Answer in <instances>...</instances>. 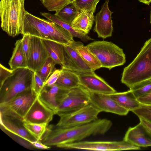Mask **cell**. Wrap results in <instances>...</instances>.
<instances>
[{
	"label": "cell",
	"instance_id": "cell-20",
	"mask_svg": "<svg viewBox=\"0 0 151 151\" xmlns=\"http://www.w3.org/2000/svg\"><path fill=\"white\" fill-rule=\"evenodd\" d=\"M109 94L119 105L129 111L138 108L141 104L130 90L123 92H116Z\"/></svg>",
	"mask_w": 151,
	"mask_h": 151
},
{
	"label": "cell",
	"instance_id": "cell-1",
	"mask_svg": "<svg viewBox=\"0 0 151 151\" xmlns=\"http://www.w3.org/2000/svg\"><path fill=\"white\" fill-rule=\"evenodd\" d=\"M112 124L109 120L98 119L88 124L70 127L48 125L40 141L44 145L50 147L79 142L91 135L105 134Z\"/></svg>",
	"mask_w": 151,
	"mask_h": 151
},
{
	"label": "cell",
	"instance_id": "cell-28",
	"mask_svg": "<svg viewBox=\"0 0 151 151\" xmlns=\"http://www.w3.org/2000/svg\"><path fill=\"white\" fill-rule=\"evenodd\" d=\"M23 125L29 133L36 140H40L45 133L48 125L23 122Z\"/></svg>",
	"mask_w": 151,
	"mask_h": 151
},
{
	"label": "cell",
	"instance_id": "cell-18",
	"mask_svg": "<svg viewBox=\"0 0 151 151\" xmlns=\"http://www.w3.org/2000/svg\"><path fill=\"white\" fill-rule=\"evenodd\" d=\"M12 119L0 114V124L7 131L22 138L29 143L36 140L25 129L23 124L14 121Z\"/></svg>",
	"mask_w": 151,
	"mask_h": 151
},
{
	"label": "cell",
	"instance_id": "cell-12",
	"mask_svg": "<svg viewBox=\"0 0 151 151\" xmlns=\"http://www.w3.org/2000/svg\"><path fill=\"white\" fill-rule=\"evenodd\" d=\"M22 34H28L42 39L50 40L59 43L57 38L42 23L41 18L27 11L25 16Z\"/></svg>",
	"mask_w": 151,
	"mask_h": 151
},
{
	"label": "cell",
	"instance_id": "cell-42",
	"mask_svg": "<svg viewBox=\"0 0 151 151\" xmlns=\"http://www.w3.org/2000/svg\"><path fill=\"white\" fill-rule=\"evenodd\" d=\"M150 23L151 24V10L150 16Z\"/></svg>",
	"mask_w": 151,
	"mask_h": 151
},
{
	"label": "cell",
	"instance_id": "cell-5",
	"mask_svg": "<svg viewBox=\"0 0 151 151\" xmlns=\"http://www.w3.org/2000/svg\"><path fill=\"white\" fill-rule=\"evenodd\" d=\"M86 46L99 60L101 68L110 70L123 65L126 62L125 55L123 50L111 42L96 41Z\"/></svg>",
	"mask_w": 151,
	"mask_h": 151
},
{
	"label": "cell",
	"instance_id": "cell-13",
	"mask_svg": "<svg viewBox=\"0 0 151 151\" xmlns=\"http://www.w3.org/2000/svg\"><path fill=\"white\" fill-rule=\"evenodd\" d=\"M30 51L27 61V68L37 72L49 57L42 39L30 35Z\"/></svg>",
	"mask_w": 151,
	"mask_h": 151
},
{
	"label": "cell",
	"instance_id": "cell-19",
	"mask_svg": "<svg viewBox=\"0 0 151 151\" xmlns=\"http://www.w3.org/2000/svg\"><path fill=\"white\" fill-rule=\"evenodd\" d=\"M94 12L83 9L74 19L71 26L75 29L87 34L91 29L95 21Z\"/></svg>",
	"mask_w": 151,
	"mask_h": 151
},
{
	"label": "cell",
	"instance_id": "cell-9",
	"mask_svg": "<svg viewBox=\"0 0 151 151\" xmlns=\"http://www.w3.org/2000/svg\"><path fill=\"white\" fill-rule=\"evenodd\" d=\"M101 112L91 103L74 112L58 114L60 119L56 126L67 128L88 124L98 119Z\"/></svg>",
	"mask_w": 151,
	"mask_h": 151
},
{
	"label": "cell",
	"instance_id": "cell-3",
	"mask_svg": "<svg viewBox=\"0 0 151 151\" xmlns=\"http://www.w3.org/2000/svg\"><path fill=\"white\" fill-rule=\"evenodd\" d=\"M25 0H1V27L9 36L22 34L26 11Z\"/></svg>",
	"mask_w": 151,
	"mask_h": 151
},
{
	"label": "cell",
	"instance_id": "cell-39",
	"mask_svg": "<svg viewBox=\"0 0 151 151\" xmlns=\"http://www.w3.org/2000/svg\"><path fill=\"white\" fill-rule=\"evenodd\" d=\"M29 143L34 147L38 149L48 150L50 148V146H47L42 143L40 140H36Z\"/></svg>",
	"mask_w": 151,
	"mask_h": 151
},
{
	"label": "cell",
	"instance_id": "cell-4",
	"mask_svg": "<svg viewBox=\"0 0 151 151\" xmlns=\"http://www.w3.org/2000/svg\"><path fill=\"white\" fill-rule=\"evenodd\" d=\"M33 73L27 68L13 70L0 87V104L10 101L19 93L31 89Z\"/></svg>",
	"mask_w": 151,
	"mask_h": 151
},
{
	"label": "cell",
	"instance_id": "cell-33",
	"mask_svg": "<svg viewBox=\"0 0 151 151\" xmlns=\"http://www.w3.org/2000/svg\"><path fill=\"white\" fill-rule=\"evenodd\" d=\"M132 111L139 118L144 119L151 123V105L141 104L139 108Z\"/></svg>",
	"mask_w": 151,
	"mask_h": 151
},
{
	"label": "cell",
	"instance_id": "cell-16",
	"mask_svg": "<svg viewBox=\"0 0 151 151\" xmlns=\"http://www.w3.org/2000/svg\"><path fill=\"white\" fill-rule=\"evenodd\" d=\"M90 103L101 112L126 116L129 112L111 98L109 94L91 93Z\"/></svg>",
	"mask_w": 151,
	"mask_h": 151
},
{
	"label": "cell",
	"instance_id": "cell-34",
	"mask_svg": "<svg viewBox=\"0 0 151 151\" xmlns=\"http://www.w3.org/2000/svg\"><path fill=\"white\" fill-rule=\"evenodd\" d=\"M45 82L36 72L33 73L31 89L36 96H38L45 86Z\"/></svg>",
	"mask_w": 151,
	"mask_h": 151
},
{
	"label": "cell",
	"instance_id": "cell-8",
	"mask_svg": "<svg viewBox=\"0 0 151 151\" xmlns=\"http://www.w3.org/2000/svg\"><path fill=\"white\" fill-rule=\"evenodd\" d=\"M56 147L66 149H76L96 151L137 150L139 147L123 139L121 141H79L59 145Z\"/></svg>",
	"mask_w": 151,
	"mask_h": 151
},
{
	"label": "cell",
	"instance_id": "cell-14",
	"mask_svg": "<svg viewBox=\"0 0 151 151\" xmlns=\"http://www.w3.org/2000/svg\"><path fill=\"white\" fill-rule=\"evenodd\" d=\"M76 73L79 77L80 85L91 93L111 94L116 92L103 78L97 75L94 71Z\"/></svg>",
	"mask_w": 151,
	"mask_h": 151
},
{
	"label": "cell",
	"instance_id": "cell-36",
	"mask_svg": "<svg viewBox=\"0 0 151 151\" xmlns=\"http://www.w3.org/2000/svg\"><path fill=\"white\" fill-rule=\"evenodd\" d=\"M13 70L9 69L0 64V87L13 73Z\"/></svg>",
	"mask_w": 151,
	"mask_h": 151
},
{
	"label": "cell",
	"instance_id": "cell-37",
	"mask_svg": "<svg viewBox=\"0 0 151 151\" xmlns=\"http://www.w3.org/2000/svg\"><path fill=\"white\" fill-rule=\"evenodd\" d=\"M60 72L61 69H55L45 82V86H49L54 84L57 80Z\"/></svg>",
	"mask_w": 151,
	"mask_h": 151
},
{
	"label": "cell",
	"instance_id": "cell-38",
	"mask_svg": "<svg viewBox=\"0 0 151 151\" xmlns=\"http://www.w3.org/2000/svg\"><path fill=\"white\" fill-rule=\"evenodd\" d=\"M137 99L141 104L151 105V92L145 96L138 98Z\"/></svg>",
	"mask_w": 151,
	"mask_h": 151
},
{
	"label": "cell",
	"instance_id": "cell-35",
	"mask_svg": "<svg viewBox=\"0 0 151 151\" xmlns=\"http://www.w3.org/2000/svg\"><path fill=\"white\" fill-rule=\"evenodd\" d=\"M22 40L23 50L27 62L30 51V35H24Z\"/></svg>",
	"mask_w": 151,
	"mask_h": 151
},
{
	"label": "cell",
	"instance_id": "cell-10",
	"mask_svg": "<svg viewBox=\"0 0 151 151\" xmlns=\"http://www.w3.org/2000/svg\"><path fill=\"white\" fill-rule=\"evenodd\" d=\"M78 42L74 41L69 45H64V62L61 65L62 68L76 73L93 72L85 62L76 50V47Z\"/></svg>",
	"mask_w": 151,
	"mask_h": 151
},
{
	"label": "cell",
	"instance_id": "cell-7",
	"mask_svg": "<svg viewBox=\"0 0 151 151\" xmlns=\"http://www.w3.org/2000/svg\"><path fill=\"white\" fill-rule=\"evenodd\" d=\"M37 97L31 89L24 91L8 102L0 104V114L22 122Z\"/></svg>",
	"mask_w": 151,
	"mask_h": 151
},
{
	"label": "cell",
	"instance_id": "cell-22",
	"mask_svg": "<svg viewBox=\"0 0 151 151\" xmlns=\"http://www.w3.org/2000/svg\"><path fill=\"white\" fill-rule=\"evenodd\" d=\"M62 89L55 84L49 86H45L38 96L46 105L55 111L56 114L58 109L57 97Z\"/></svg>",
	"mask_w": 151,
	"mask_h": 151
},
{
	"label": "cell",
	"instance_id": "cell-15",
	"mask_svg": "<svg viewBox=\"0 0 151 151\" xmlns=\"http://www.w3.org/2000/svg\"><path fill=\"white\" fill-rule=\"evenodd\" d=\"M109 0H106L102 5L100 10L95 17V25L93 31L98 37L103 39L111 37L113 31L112 14L109 8Z\"/></svg>",
	"mask_w": 151,
	"mask_h": 151
},
{
	"label": "cell",
	"instance_id": "cell-25",
	"mask_svg": "<svg viewBox=\"0 0 151 151\" xmlns=\"http://www.w3.org/2000/svg\"><path fill=\"white\" fill-rule=\"evenodd\" d=\"M9 64L12 70L27 68V62L23 50L22 39L16 41Z\"/></svg>",
	"mask_w": 151,
	"mask_h": 151
},
{
	"label": "cell",
	"instance_id": "cell-29",
	"mask_svg": "<svg viewBox=\"0 0 151 151\" xmlns=\"http://www.w3.org/2000/svg\"><path fill=\"white\" fill-rule=\"evenodd\" d=\"M56 64L55 61L51 58L49 57L42 67L36 72L45 83L55 69Z\"/></svg>",
	"mask_w": 151,
	"mask_h": 151
},
{
	"label": "cell",
	"instance_id": "cell-27",
	"mask_svg": "<svg viewBox=\"0 0 151 151\" xmlns=\"http://www.w3.org/2000/svg\"><path fill=\"white\" fill-rule=\"evenodd\" d=\"M80 12L71 2L55 14L64 22L71 24Z\"/></svg>",
	"mask_w": 151,
	"mask_h": 151
},
{
	"label": "cell",
	"instance_id": "cell-21",
	"mask_svg": "<svg viewBox=\"0 0 151 151\" xmlns=\"http://www.w3.org/2000/svg\"><path fill=\"white\" fill-rule=\"evenodd\" d=\"M60 88L69 90L80 85L78 74L76 72L62 68L59 77L55 83Z\"/></svg>",
	"mask_w": 151,
	"mask_h": 151
},
{
	"label": "cell",
	"instance_id": "cell-32",
	"mask_svg": "<svg viewBox=\"0 0 151 151\" xmlns=\"http://www.w3.org/2000/svg\"><path fill=\"white\" fill-rule=\"evenodd\" d=\"M100 0H73L72 2L81 11L83 9L95 12L96 6Z\"/></svg>",
	"mask_w": 151,
	"mask_h": 151
},
{
	"label": "cell",
	"instance_id": "cell-6",
	"mask_svg": "<svg viewBox=\"0 0 151 151\" xmlns=\"http://www.w3.org/2000/svg\"><path fill=\"white\" fill-rule=\"evenodd\" d=\"M90 95L81 85L69 90L62 89L57 97L56 114L70 113L90 104Z\"/></svg>",
	"mask_w": 151,
	"mask_h": 151
},
{
	"label": "cell",
	"instance_id": "cell-2",
	"mask_svg": "<svg viewBox=\"0 0 151 151\" xmlns=\"http://www.w3.org/2000/svg\"><path fill=\"white\" fill-rule=\"evenodd\" d=\"M151 79V38L146 41L133 61L124 69L121 82L129 88Z\"/></svg>",
	"mask_w": 151,
	"mask_h": 151
},
{
	"label": "cell",
	"instance_id": "cell-11",
	"mask_svg": "<svg viewBox=\"0 0 151 151\" xmlns=\"http://www.w3.org/2000/svg\"><path fill=\"white\" fill-rule=\"evenodd\" d=\"M55 114V111L48 107L37 96L24 117L22 122L48 125Z\"/></svg>",
	"mask_w": 151,
	"mask_h": 151
},
{
	"label": "cell",
	"instance_id": "cell-40",
	"mask_svg": "<svg viewBox=\"0 0 151 151\" xmlns=\"http://www.w3.org/2000/svg\"><path fill=\"white\" fill-rule=\"evenodd\" d=\"M139 119L140 121L139 122L151 135V123L144 119L141 118H139Z\"/></svg>",
	"mask_w": 151,
	"mask_h": 151
},
{
	"label": "cell",
	"instance_id": "cell-41",
	"mask_svg": "<svg viewBox=\"0 0 151 151\" xmlns=\"http://www.w3.org/2000/svg\"><path fill=\"white\" fill-rule=\"evenodd\" d=\"M139 2L143 3L145 4L149 5L151 2V0H138Z\"/></svg>",
	"mask_w": 151,
	"mask_h": 151
},
{
	"label": "cell",
	"instance_id": "cell-23",
	"mask_svg": "<svg viewBox=\"0 0 151 151\" xmlns=\"http://www.w3.org/2000/svg\"><path fill=\"white\" fill-rule=\"evenodd\" d=\"M40 14L41 15L45 17L48 20L56 23L66 29L71 33L73 37L78 38L84 42L94 40L89 37L87 34L83 33L75 29L72 27L71 24L62 21L55 14H52L49 13L41 12H40Z\"/></svg>",
	"mask_w": 151,
	"mask_h": 151
},
{
	"label": "cell",
	"instance_id": "cell-24",
	"mask_svg": "<svg viewBox=\"0 0 151 151\" xmlns=\"http://www.w3.org/2000/svg\"><path fill=\"white\" fill-rule=\"evenodd\" d=\"M48 54L56 64L62 65L64 62V45L55 41L42 39Z\"/></svg>",
	"mask_w": 151,
	"mask_h": 151
},
{
	"label": "cell",
	"instance_id": "cell-31",
	"mask_svg": "<svg viewBox=\"0 0 151 151\" xmlns=\"http://www.w3.org/2000/svg\"><path fill=\"white\" fill-rule=\"evenodd\" d=\"M48 11L57 12L71 3L73 0H40Z\"/></svg>",
	"mask_w": 151,
	"mask_h": 151
},
{
	"label": "cell",
	"instance_id": "cell-26",
	"mask_svg": "<svg viewBox=\"0 0 151 151\" xmlns=\"http://www.w3.org/2000/svg\"><path fill=\"white\" fill-rule=\"evenodd\" d=\"M78 53L93 71L101 68V65L96 56L90 50L87 46H84L80 42L76 47Z\"/></svg>",
	"mask_w": 151,
	"mask_h": 151
},
{
	"label": "cell",
	"instance_id": "cell-30",
	"mask_svg": "<svg viewBox=\"0 0 151 151\" xmlns=\"http://www.w3.org/2000/svg\"><path fill=\"white\" fill-rule=\"evenodd\" d=\"M129 88L137 99L145 96L151 92V79L141 82Z\"/></svg>",
	"mask_w": 151,
	"mask_h": 151
},
{
	"label": "cell",
	"instance_id": "cell-17",
	"mask_svg": "<svg viewBox=\"0 0 151 151\" xmlns=\"http://www.w3.org/2000/svg\"><path fill=\"white\" fill-rule=\"evenodd\" d=\"M123 140L137 146H151V135L139 122L127 131Z\"/></svg>",
	"mask_w": 151,
	"mask_h": 151
}]
</instances>
